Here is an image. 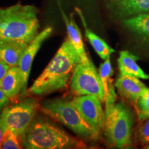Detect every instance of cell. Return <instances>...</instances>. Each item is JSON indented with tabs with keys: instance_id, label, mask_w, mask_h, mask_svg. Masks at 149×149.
Segmentation results:
<instances>
[{
	"instance_id": "6da1fadb",
	"label": "cell",
	"mask_w": 149,
	"mask_h": 149,
	"mask_svg": "<svg viewBox=\"0 0 149 149\" xmlns=\"http://www.w3.org/2000/svg\"><path fill=\"white\" fill-rule=\"evenodd\" d=\"M79 62V53L69 39H66L42 73L26 92L30 95H44L64 88Z\"/></svg>"
},
{
	"instance_id": "7a4b0ae2",
	"label": "cell",
	"mask_w": 149,
	"mask_h": 149,
	"mask_svg": "<svg viewBox=\"0 0 149 149\" xmlns=\"http://www.w3.org/2000/svg\"><path fill=\"white\" fill-rule=\"evenodd\" d=\"M38 10L33 5L17 3L0 8V43L30 44L39 34Z\"/></svg>"
},
{
	"instance_id": "3957f363",
	"label": "cell",
	"mask_w": 149,
	"mask_h": 149,
	"mask_svg": "<svg viewBox=\"0 0 149 149\" xmlns=\"http://www.w3.org/2000/svg\"><path fill=\"white\" fill-rule=\"evenodd\" d=\"M22 146L27 149H64L81 147L82 144L50 121L34 118L24 135Z\"/></svg>"
},
{
	"instance_id": "277c9868",
	"label": "cell",
	"mask_w": 149,
	"mask_h": 149,
	"mask_svg": "<svg viewBox=\"0 0 149 149\" xmlns=\"http://www.w3.org/2000/svg\"><path fill=\"white\" fill-rule=\"evenodd\" d=\"M132 126L130 112L122 104H115L105 111L104 134L110 144L116 148L129 146Z\"/></svg>"
},
{
	"instance_id": "5b68a950",
	"label": "cell",
	"mask_w": 149,
	"mask_h": 149,
	"mask_svg": "<svg viewBox=\"0 0 149 149\" xmlns=\"http://www.w3.org/2000/svg\"><path fill=\"white\" fill-rule=\"evenodd\" d=\"M41 110L83 138L94 139L90 126L70 101L62 99L48 100L44 102Z\"/></svg>"
},
{
	"instance_id": "8992f818",
	"label": "cell",
	"mask_w": 149,
	"mask_h": 149,
	"mask_svg": "<svg viewBox=\"0 0 149 149\" xmlns=\"http://www.w3.org/2000/svg\"><path fill=\"white\" fill-rule=\"evenodd\" d=\"M38 108L37 100L31 97L5 108L0 114V123L3 131L12 130L23 139Z\"/></svg>"
},
{
	"instance_id": "52a82bcc",
	"label": "cell",
	"mask_w": 149,
	"mask_h": 149,
	"mask_svg": "<svg viewBox=\"0 0 149 149\" xmlns=\"http://www.w3.org/2000/svg\"><path fill=\"white\" fill-rule=\"evenodd\" d=\"M70 91L77 95H94L104 102V93L100 74L92 61L78 63L70 80Z\"/></svg>"
},
{
	"instance_id": "ba28073f",
	"label": "cell",
	"mask_w": 149,
	"mask_h": 149,
	"mask_svg": "<svg viewBox=\"0 0 149 149\" xmlns=\"http://www.w3.org/2000/svg\"><path fill=\"white\" fill-rule=\"evenodd\" d=\"M90 126L94 139H97L104 128L105 112L102 107V102L94 95H77L70 101Z\"/></svg>"
},
{
	"instance_id": "9c48e42d",
	"label": "cell",
	"mask_w": 149,
	"mask_h": 149,
	"mask_svg": "<svg viewBox=\"0 0 149 149\" xmlns=\"http://www.w3.org/2000/svg\"><path fill=\"white\" fill-rule=\"evenodd\" d=\"M52 31H53L52 28L48 27L39 33L33 40V42L30 43L22 55L18 66L19 67L21 70L22 79H23V91H22L23 93L26 91L30 72L35 55L40 50L43 42L51 35Z\"/></svg>"
},
{
	"instance_id": "30bf717a",
	"label": "cell",
	"mask_w": 149,
	"mask_h": 149,
	"mask_svg": "<svg viewBox=\"0 0 149 149\" xmlns=\"http://www.w3.org/2000/svg\"><path fill=\"white\" fill-rule=\"evenodd\" d=\"M107 6L112 13L122 19L149 13V0H108Z\"/></svg>"
},
{
	"instance_id": "8fae6325",
	"label": "cell",
	"mask_w": 149,
	"mask_h": 149,
	"mask_svg": "<svg viewBox=\"0 0 149 149\" xmlns=\"http://www.w3.org/2000/svg\"><path fill=\"white\" fill-rule=\"evenodd\" d=\"M119 94L136 105L139 97L147 87L138 77L131 74L120 73L115 84Z\"/></svg>"
},
{
	"instance_id": "7c38bea8",
	"label": "cell",
	"mask_w": 149,
	"mask_h": 149,
	"mask_svg": "<svg viewBox=\"0 0 149 149\" xmlns=\"http://www.w3.org/2000/svg\"><path fill=\"white\" fill-rule=\"evenodd\" d=\"M58 1V5L59 7V10L61 11V16H62L63 19L66 24V26L67 29V33H68V39L72 43L76 51L79 53L81 58V62L85 63V64H88L90 63L91 60L88 58V55H87L86 51L84 48V44L83 42L82 36H81V33L80 32L79 29L78 28L77 24L74 22L73 15H70V17L68 18L66 16V15L63 10L62 7H61L60 1L57 0Z\"/></svg>"
},
{
	"instance_id": "4fadbf2b",
	"label": "cell",
	"mask_w": 149,
	"mask_h": 149,
	"mask_svg": "<svg viewBox=\"0 0 149 149\" xmlns=\"http://www.w3.org/2000/svg\"><path fill=\"white\" fill-rule=\"evenodd\" d=\"M110 58L104 60L99 68V74L101 78L104 88L105 111L113 107L116 101V93L115 91V86L113 85L111 79L113 74V70Z\"/></svg>"
},
{
	"instance_id": "5bb4252c",
	"label": "cell",
	"mask_w": 149,
	"mask_h": 149,
	"mask_svg": "<svg viewBox=\"0 0 149 149\" xmlns=\"http://www.w3.org/2000/svg\"><path fill=\"white\" fill-rule=\"evenodd\" d=\"M0 88L10 99H14L23 91V79L19 67H10L1 80Z\"/></svg>"
},
{
	"instance_id": "9a60e30c",
	"label": "cell",
	"mask_w": 149,
	"mask_h": 149,
	"mask_svg": "<svg viewBox=\"0 0 149 149\" xmlns=\"http://www.w3.org/2000/svg\"><path fill=\"white\" fill-rule=\"evenodd\" d=\"M29 44L22 42L0 43V59L10 67L19 66Z\"/></svg>"
},
{
	"instance_id": "2e32d148",
	"label": "cell",
	"mask_w": 149,
	"mask_h": 149,
	"mask_svg": "<svg viewBox=\"0 0 149 149\" xmlns=\"http://www.w3.org/2000/svg\"><path fill=\"white\" fill-rule=\"evenodd\" d=\"M138 57L128 51L120 52L118 60V67L120 73L131 74L139 79L149 80V75L141 68L137 63Z\"/></svg>"
},
{
	"instance_id": "e0dca14e",
	"label": "cell",
	"mask_w": 149,
	"mask_h": 149,
	"mask_svg": "<svg viewBox=\"0 0 149 149\" xmlns=\"http://www.w3.org/2000/svg\"><path fill=\"white\" fill-rule=\"evenodd\" d=\"M122 24L139 39L149 43V13L124 19Z\"/></svg>"
},
{
	"instance_id": "ac0fdd59",
	"label": "cell",
	"mask_w": 149,
	"mask_h": 149,
	"mask_svg": "<svg viewBox=\"0 0 149 149\" xmlns=\"http://www.w3.org/2000/svg\"><path fill=\"white\" fill-rule=\"evenodd\" d=\"M78 13L81 17V20H82L84 26L85 28V34L86 37H87L89 42L94 48V50L97 53V55L100 56V57L104 60L108 58L111 57V55L113 53H115V51L113 48H112L107 42L104 40H102L101 37L97 36L95 33L93 32L91 30L88 29L86 26V24L84 20V17L82 14H81V11L77 9Z\"/></svg>"
},
{
	"instance_id": "d6986e66",
	"label": "cell",
	"mask_w": 149,
	"mask_h": 149,
	"mask_svg": "<svg viewBox=\"0 0 149 149\" xmlns=\"http://www.w3.org/2000/svg\"><path fill=\"white\" fill-rule=\"evenodd\" d=\"M23 139L18 135L10 130L3 131V139L1 142V149H19L22 148Z\"/></svg>"
},
{
	"instance_id": "ffe728a7",
	"label": "cell",
	"mask_w": 149,
	"mask_h": 149,
	"mask_svg": "<svg viewBox=\"0 0 149 149\" xmlns=\"http://www.w3.org/2000/svg\"><path fill=\"white\" fill-rule=\"evenodd\" d=\"M135 107L138 112L139 120L144 121L149 118V88H147L139 97Z\"/></svg>"
},
{
	"instance_id": "44dd1931",
	"label": "cell",
	"mask_w": 149,
	"mask_h": 149,
	"mask_svg": "<svg viewBox=\"0 0 149 149\" xmlns=\"http://www.w3.org/2000/svg\"><path fill=\"white\" fill-rule=\"evenodd\" d=\"M142 122L139 130V138L141 143L148 144L149 143V118Z\"/></svg>"
},
{
	"instance_id": "7402d4cb",
	"label": "cell",
	"mask_w": 149,
	"mask_h": 149,
	"mask_svg": "<svg viewBox=\"0 0 149 149\" xmlns=\"http://www.w3.org/2000/svg\"><path fill=\"white\" fill-rule=\"evenodd\" d=\"M10 100V99L5 94L2 89L0 88V109L8 105Z\"/></svg>"
},
{
	"instance_id": "603a6c76",
	"label": "cell",
	"mask_w": 149,
	"mask_h": 149,
	"mask_svg": "<svg viewBox=\"0 0 149 149\" xmlns=\"http://www.w3.org/2000/svg\"><path fill=\"white\" fill-rule=\"evenodd\" d=\"M9 68H10V66L0 59V84H1V80L4 77Z\"/></svg>"
},
{
	"instance_id": "cb8c5ba5",
	"label": "cell",
	"mask_w": 149,
	"mask_h": 149,
	"mask_svg": "<svg viewBox=\"0 0 149 149\" xmlns=\"http://www.w3.org/2000/svg\"><path fill=\"white\" fill-rule=\"evenodd\" d=\"M3 135V130L2 126L1 125V123H0V148H1V142H2Z\"/></svg>"
},
{
	"instance_id": "d4e9b609",
	"label": "cell",
	"mask_w": 149,
	"mask_h": 149,
	"mask_svg": "<svg viewBox=\"0 0 149 149\" xmlns=\"http://www.w3.org/2000/svg\"><path fill=\"white\" fill-rule=\"evenodd\" d=\"M146 148H148L149 149V144L148 145V146H146V147H145Z\"/></svg>"
}]
</instances>
